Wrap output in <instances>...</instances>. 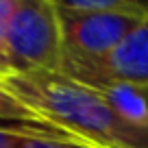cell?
I'll return each instance as SVG.
<instances>
[{
  "label": "cell",
  "mask_w": 148,
  "mask_h": 148,
  "mask_svg": "<svg viewBox=\"0 0 148 148\" xmlns=\"http://www.w3.org/2000/svg\"><path fill=\"white\" fill-rule=\"evenodd\" d=\"M59 72L96 89L133 87L148 94V20L137 24L107 57L65 61Z\"/></svg>",
  "instance_id": "obj_3"
},
{
  "label": "cell",
  "mask_w": 148,
  "mask_h": 148,
  "mask_svg": "<svg viewBox=\"0 0 148 148\" xmlns=\"http://www.w3.org/2000/svg\"><path fill=\"white\" fill-rule=\"evenodd\" d=\"M20 0H0V63L7 68V31ZM9 72V68H7Z\"/></svg>",
  "instance_id": "obj_8"
},
{
  "label": "cell",
  "mask_w": 148,
  "mask_h": 148,
  "mask_svg": "<svg viewBox=\"0 0 148 148\" xmlns=\"http://www.w3.org/2000/svg\"><path fill=\"white\" fill-rule=\"evenodd\" d=\"M9 72L61 68V28L52 0H20L7 31Z\"/></svg>",
  "instance_id": "obj_2"
},
{
  "label": "cell",
  "mask_w": 148,
  "mask_h": 148,
  "mask_svg": "<svg viewBox=\"0 0 148 148\" xmlns=\"http://www.w3.org/2000/svg\"><path fill=\"white\" fill-rule=\"evenodd\" d=\"M15 139H18V133L0 129V148H15Z\"/></svg>",
  "instance_id": "obj_9"
},
{
  "label": "cell",
  "mask_w": 148,
  "mask_h": 148,
  "mask_svg": "<svg viewBox=\"0 0 148 148\" xmlns=\"http://www.w3.org/2000/svg\"><path fill=\"white\" fill-rule=\"evenodd\" d=\"M57 7V5H55ZM61 28V63L107 57L144 20L107 11H76L57 7Z\"/></svg>",
  "instance_id": "obj_4"
},
{
  "label": "cell",
  "mask_w": 148,
  "mask_h": 148,
  "mask_svg": "<svg viewBox=\"0 0 148 148\" xmlns=\"http://www.w3.org/2000/svg\"><path fill=\"white\" fill-rule=\"evenodd\" d=\"M61 9L76 11H107V13H122L137 20H148V0H52Z\"/></svg>",
  "instance_id": "obj_5"
},
{
  "label": "cell",
  "mask_w": 148,
  "mask_h": 148,
  "mask_svg": "<svg viewBox=\"0 0 148 148\" xmlns=\"http://www.w3.org/2000/svg\"><path fill=\"white\" fill-rule=\"evenodd\" d=\"M15 148H96L92 144L72 142V139H52V137H26L18 135Z\"/></svg>",
  "instance_id": "obj_7"
},
{
  "label": "cell",
  "mask_w": 148,
  "mask_h": 148,
  "mask_svg": "<svg viewBox=\"0 0 148 148\" xmlns=\"http://www.w3.org/2000/svg\"><path fill=\"white\" fill-rule=\"evenodd\" d=\"M5 74H9V72H7V68H5V65L0 63V79H2V76H5Z\"/></svg>",
  "instance_id": "obj_10"
},
{
  "label": "cell",
  "mask_w": 148,
  "mask_h": 148,
  "mask_svg": "<svg viewBox=\"0 0 148 148\" xmlns=\"http://www.w3.org/2000/svg\"><path fill=\"white\" fill-rule=\"evenodd\" d=\"M7 118H31V120H37L42 116H37L20 98H15L9 89H5L0 85V120H7Z\"/></svg>",
  "instance_id": "obj_6"
},
{
  "label": "cell",
  "mask_w": 148,
  "mask_h": 148,
  "mask_svg": "<svg viewBox=\"0 0 148 148\" xmlns=\"http://www.w3.org/2000/svg\"><path fill=\"white\" fill-rule=\"evenodd\" d=\"M0 85L81 142L96 148H148V126L118 109L102 89L83 85L61 72H9Z\"/></svg>",
  "instance_id": "obj_1"
}]
</instances>
